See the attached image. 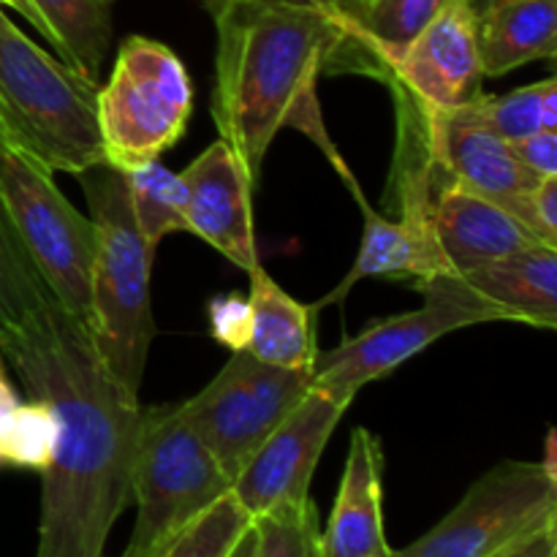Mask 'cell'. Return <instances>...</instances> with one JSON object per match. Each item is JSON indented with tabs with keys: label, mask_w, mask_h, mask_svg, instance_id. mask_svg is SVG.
<instances>
[{
	"label": "cell",
	"mask_w": 557,
	"mask_h": 557,
	"mask_svg": "<svg viewBox=\"0 0 557 557\" xmlns=\"http://www.w3.org/2000/svg\"><path fill=\"white\" fill-rule=\"evenodd\" d=\"M96 101V82L44 52L0 9V117L16 145L52 172L103 163Z\"/></svg>",
	"instance_id": "4"
},
{
	"label": "cell",
	"mask_w": 557,
	"mask_h": 557,
	"mask_svg": "<svg viewBox=\"0 0 557 557\" xmlns=\"http://www.w3.org/2000/svg\"><path fill=\"white\" fill-rule=\"evenodd\" d=\"M128 183L131 210L136 226L145 234L147 243L158 250L163 237L177 232H188L185 223V188L180 174L163 166L161 161H150L125 172Z\"/></svg>",
	"instance_id": "23"
},
{
	"label": "cell",
	"mask_w": 557,
	"mask_h": 557,
	"mask_svg": "<svg viewBox=\"0 0 557 557\" xmlns=\"http://www.w3.org/2000/svg\"><path fill=\"white\" fill-rule=\"evenodd\" d=\"M430 223L449 275H466L542 245L509 210L451 183L441 172L430 207Z\"/></svg>",
	"instance_id": "16"
},
{
	"label": "cell",
	"mask_w": 557,
	"mask_h": 557,
	"mask_svg": "<svg viewBox=\"0 0 557 557\" xmlns=\"http://www.w3.org/2000/svg\"><path fill=\"white\" fill-rule=\"evenodd\" d=\"M473 117L504 141H520L539 131H557V82L549 79L520 87L506 96H482L468 103Z\"/></svg>",
	"instance_id": "24"
},
{
	"label": "cell",
	"mask_w": 557,
	"mask_h": 557,
	"mask_svg": "<svg viewBox=\"0 0 557 557\" xmlns=\"http://www.w3.org/2000/svg\"><path fill=\"white\" fill-rule=\"evenodd\" d=\"M60 60L96 82L112 44V0H30Z\"/></svg>",
	"instance_id": "21"
},
{
	"label": "cell",
	"mask_w": 557,
	"mask_h": 557,
	"mask_svg": "<svg viewBox=\"0 0 557 557\" xmlns=\"http://www.w3.org/2000/svg\"><path fill=\"white\" fill-rule=\"evenodd\" d=\"M419 114L428 161L446 180L495 201L528 228V196L539 177L517 161L509 141L484 128L468 107L451 112L419 107Z\"/></svg>",
	"instance_id": "13"
},
{
	"label": "cell",
	"mask_w": 557,
	"mask_h": 557,
	"mask_svg": "<svg viewBox=\"0 0 557 557\" xmlns=\"http://www.w3.org/2000/svg\"><path fill=\"white\" fill-rule=\"evenodd\" d=\"M250 275L248 302H245L243 332L232 348L250 354L267 364L288 370H310L319 354L313 330V305H302L283 292L275 281L256 264Z\"/></svg>",
	"instance_id": "18"
},
{
	"label": "cell",
	"mask_w": 557,
	"mask_h": 557,
	"mask_svg": "<svg viewBox=\"0 0 557 557\" xmlns=\"http://www.w3.org/2000/svg\"><path fill=\"white\" fill-rule=\"evenodd\" d=\"M76 180L96 228L90 337L109 373L139 397L156 337L150 294L156 248L136 226L123 169L103 161L87 166Z\"/></svg>",
	"instance_id": "3"
},
{
	"label": "cell",
	"mask_w": 557,
	"mask_h": 557,
	"mask_svg": "<svg viewBox=\"0 0 557 557\" xmlns=\"http://www.w3.org/2000/svg\"><path fill=\"white\" fill-rule=\"evenodd\" d=\"M375 79L397 85L424 109L451 112L484 92L479 11L473 0H449L411 44L379 65Z\"/></svg>",
	"instance_id": "12"
},
{
	"label": "cell",
	"mask_w": 557,
	"mask_h": 557,
	"mask_svg": "<svg viewBox=\"0 0 557 557\" xmlns=\"http://www.w3.org/2000/svg\"><path fill=\"white\" fill-rule=\"evenodd\" d=\"M557 522V476L542 462L506 460L471 484L460 504L422 539L389 557H495Z\"/></svg>",
	"instance_id": "9"
},
{
	"label": "cell",
	"mask_w": 557,
	"mask_h": 557,
	"mask_svg": "<svg viewBox=\"0 0 557 557\" xmlns=\"http://www.w3.org/2000/svg\"><path fill=\"white\" fill-rule=\"evenodd\" d=\"M275 3L315 5V9H326V11H351L354 0H275Z\"/></svg>",
	"instance_id": "31"
},
{
	"label": "cell",
	"mask_w": 557,
	"mask_h": 557,
	"mask_svg": "<svg viewBox=\"0 0 557 557\" xmlns=\"http://www.w3.org/2000/svg\"><path fill=\"white\" fill-rule=\"evenodd\" d=\"M228 557H256V533H253V522H250V528L245 531V536L239 539L237 547L232 549V555Z\"/></svg>",
	"instance_id": "32"
},
{
	"label": "cell",
	"mask_w": 557,
	"mask_h": 557,
	"mask_svg": "<svg viewBox=\"0 0 557 557\" xmlns=\"http://www.w3.org/2000/svg\"><path fill=\"white\" fill-rule=\"evenodd\" d=\"M528 228L539 243L557 248V177L539 180L528 196Z\"/></svg>",
	"instance_id": "28"
},
{
	"label": "cell",
	"mask_w": 557,
	"mask_h": 557,
	"mask_svg": "<svg viewBox=\"0 0 557 557\" xmlns=\"http://www.w3.org/2000/svg\"><path fill=\"white\" fill-rule=\"evenodd\" d=\"M359 3H364V0H354V5H359ZM354 5H351V9H354ZM343 14H346V11H343Z\"/></svg>",
	"instance_id": "36"
},
{
	"label": "cell",
	"mask_w": 557,
	"mask_h": 557,
	"mask_svg": "<svg viewBox=\"0 0 557 557\" xmlns=\"http://www.w3.org/2000/svg\"><path fill=\"white\" fill-rule=\"evenodd\" d=\"M0 136H5V139H11V134H9V128H5L3 117H0ZM11 141H14V139H11Z\"/></svg>",
	"instance_id": "35"
},
{
	"label": "cell",
	"mask_w": 557,
	"mask_h": 557,
	"mask_svg": "<svg viewBox=\"0 0 557 557\" xmlns=\"http://www.w3.org/2000/svg\"><path fill=\"white\" fill-rule=\"evenodd\" d=\"M511 150L533 177H557V131H539L525 139L511 141Z\"/></svg>",
	"instance_id": "29"
},
{
	"label": "cell",
	"mask_w": 557,
	"mask_h": 557,
	"mask_svg": "<svg viewBox=\"0 0 557 557\" xmlns=\"http://www.w3.org/2000/svg\"><path fill=\"white\" fill-rule=\"evenodd\" d=\"M484 76L557 54V0H476Z\"/></svg>",
	"instance_id": "20"
},
{
	"label": "cell",
	"mask_w": 557,
	"mask_h": 557,
	"mask_svg": "<svg viewBox=\"0 0 557 557\" xmlns=\"http://www.w3.org/2000/svg\"><path fill=\"white\" fill-rule=\"evenodd\" d=\"M228 493L232 479L180 406L145 408L131 473L136 522L123 557L161 555Z\"/></svg>",
	"instance_id": "5"
},
{
	"label": "cell",
	"mask_w": 557,
	"mask_h": 557,
	"mask_svg": "<svg viewBox=\"0 0 557 557\" xmlns=\"http://www.w3.org/2000/svg\"><path fill=\"white\" fill-rule=\"evenodd\" d=\"M384 451L370 430L357 428L348 441L346 471L326 528L321 557H389L384 531Z\"/></svg>",
	"instance_id": "17"
},
{
	"label": "cell",
	"mask_w": 557,
	"mask_h": 557,
	"mask_svg": "<svg viewBox=\"0 0 557 557\" xmlns=\"http://www.w3.org/2000/svg\"><path fill=\"white\" fill-rule=\"evenodd\" d=\"M455 277L498 310L500 321H520L542 330L557 326V248L533 245Z\"/></svg>",
	"instance_id": "19"
},
{
	"label": "cell",
	"mask_w": 557,
	"mask_h": 557,
	"mask_svg": "<svg viewBox=\"0 0 557 557\" xmlns=\"http://www.w3.org/2000/svg\"><path fill=\"white\" fill-rule=\"evenodd\" d=\"M215 27L212 117L253 185H259L272 139L283 128H297L324 152L357 205L368 207L321 117L319 76L326 74L332 54L346 38L337 11L275 0H234L215 16Z\"/></svg>",
	"instance_id": "2"
},
{
	"label": "cell",
	"mask_w": 557,
	"mask_h": 557,
	"mask_svg": "<svg viewBox=\"0 0 557 557\" xmlns=\"http://www.w3.org/2000/svg\"><path fill=\"white\" fill-rule=\"evenodd\" d=\"M180 180L185 188L188 232L205 239L239 270H253L259 264L250 205L256 185L237 152L218 139L180 172Z\"/></svg>",
	"instance_id": "14"
},
{
	"label": "cell",
	"mask_w": 557,
	"mask_h": 557,
	"mask_svg": "<svg viewBox=\"0 0 557 557\" xmlns=\"http://www.w3.org/2000/svg\"><path fill=\"white\" fill-rule=\"evenodd\" d=\"M495 557H557V522L528 533Z\"/></svg>",
	"instance_id": "30"
},
{
	"label": "cell",
	"mask_w": 557,
	"mask_h": 557,
	"mask_svg": "<svg viewBox=\"0 0 557 557\" xmlns=\"http://www.w3.org/2000/svg\"><path fill=\"white\" fill-rule=\"evenodd\" d=\"M250 522L253 520L228 493L156 557H228L239 539L245 536Z\"/></svg>",
	"instance_id": "25"
},
{
	"label": "cell",
	"mask_w": 557,
	"mask_h": 557,
	"mask_svg": "<svg viewBox=\"0 0 557 557\" xmlns=\"http://www.w3.org/2000/svg\"><path fill=\"white\" fill-rule=\"evenodd\" d=\"M0 199L63 313L92 326L96 228L54 185L52 169L16 141L0 136Z\"/></svg>",
	"instance_id": "6"
},
{
	"label": "cell",
	"mask_w": 557,
	"mask_h": 557,
	"mask_svg": "<svg viewBox=\"0 0 557 557\" xmlns=\"http://www.w3.org/2000/svg\"><path fill=\"white\" fill-rule=\"evenodd\" d=\"M199 3L205 5V9L210 11V16H212V20H215V16H221L223 11H226L228 5L234 3V0H199Z\"/></svg>",
	"instance_id": "34"
},
{
	"label": "cell",
	"mask_w": 557,
	"mask_h": 557,
	"mask_svg": "<svg viewBox=\"0 0 557 557\" xmlns=\"http://www.w3.org/2000/svg\"><path fill=\"white\" fill-rule=\"evenodd\" d=\"M256 557H321L319 511L313 500L256 517Z\"/></svg>",
	"instance_id": "26"
},
{
	"label": "cell",
	"mask_w": 557,
	"mask_h": 557,
	"mask_svg": "<svg viewBox=\"0 0 557 557\" xmlns=\"http://www.w3.org/2000/svg\"><path fill=\"white\" fill-rule=\"evenodd\" d=\"M413 288L424 294L422 308L379 321L337 348L315 354L310 368L315 389L354 403L362 386L389 375L449 332L500 321L498 310L455 275L433 277Z\"/></svg>",
	"instance_id": "8"
},
{
	"label": "cell",
	"mask_w": 557,
	"mask_h": 557,
	"mask_svg": "<svg viewBox=\"0 0 557 557\" xmlns=\"http://www.w3.org/2000/svg\"><path fill=\"white\" fill-rule=\"evenodd\" d=\"M0 348L52 424L36 557H103L112 525L131 504L145 406L58 302Z\"/></svg>",
	"instance_id": "1"
},
{
	"label": "cell",
	"mask_w": 557,
	"mask_h": 557,
	"mask_svg": "<svg viewBox=\"0 0 557 557\" xmlns=\"http://www.w3.org/2000/svg\"><path fill=\"white\" fill-rule=\"evenodd\" d=\"M310 389V370L275 368L234 348L221 373L199 395L180 403V411L226 476L234 479Z\"/></svg>",
	"instance_id": "10"
},
{
	"label": "cell",
	"mask_w": 557,
	"mask_h": 557,
	"mask_svg": "<svg viewBox=\"0 0 557 557\" xmlns=\"http://www.w3.org/2000/svg\"><path fill=\"white\" fill-rule=\"evenodd\" d=\"M52 424L38 403L14 406L0 413V462L41 471L49 455Z\"/></svg>",
	"instance_id": "27"
},
{
	"label": "cell",
	"mask_w": 557,
	"mask_h": 557,
	"mask_svg": "<svg viewBox=\"0 0 557 557\" xmlns=\"http://www.w3.org/2000/svg\"><path fill=\"white\" fill-rule=\"evenodd\" d=\"M54 305L52 292L27 256L0 199V343L14 337Z\"/></svg>",
	"instance_id": "22"
},
{
	"label": "cell",
	"mask_w": 557,
	"mask_h": 557,
	"mask_svg": "<svg viewBox=\"0 0 557 557\" xmlns=\"http://www.w3.org/2000/svg\"><path fill=\"white\" fill-rule=\"evenodd\" d=\"M190 112L194 85L174 49L145 36L125 38L96 101L107 163L128 172L158 161L185 134Z\"/></svg>",
	"instance_id": "7"
},
{
	"label": "cell",
	"mask_w": 557,
	"mask_h": 557,
	"mask_svg": "<svg viewBox=\"0 0 557 557\" xmlns=\"http://www.w3.org/2000/svg\"><path fill=\"white\" fill-rule=\"evenodd\" d=\"M0 5H9V9L20 11L22 16H27V20H30L33 25L41 30V20H38V14H36V9L30 5V0H0Z\"/></svg>",
	"instance_id": "33"
},
{
	"label": "cell",
	"mask_w": 557,
	"mask_h": 557,
	"mask_svg": "<svg viewBox=\"0 0 557 557\" xmlns=\"http://www.w3.org/2000/svg\"><path fill=\"white\" fill-rule=\"evenodd\" d=\"M351 400L310 389L297 408L272 430L264 444L232 479V495L250 520L310 500V482Z\"/></svg>",
	"instance_id": "11"
},
{
	"label": "cell",
	"mask_w": 557,
	"mask_h": 557,
	"mask_svg": "<svg viewBox=\"0 0 557 557\" xmlns=\"http://www.w3.org/2000/svg\"><path fill=\"white\" fill-rule=\"evenodd\" d=\"M400 221L379 215L373 207H362L364 232L354 267L337 288H332L321 302H313L319 313L326 305H337L348 297L354 286L364 277H408L417 283L433 281V277L449 275L444 253L435 243L433 223H430V207H433V190L413 188L411 194L403 190Z\"/></svg>",
	"instance_id": "15"
}]
</instances>
